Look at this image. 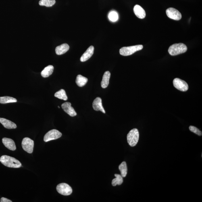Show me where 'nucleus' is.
Listing matches in <instances>:
<instances>
[{
    "label": "nucleus",
    "instance_id": "obj_25",
    "mask_svg": "<svg viewBox=\"0 0 202 202\" xmlns=\"http://www.w3.org/2000/svg\"><path fill=\"white\" fill-rule=\"evenodd\" d=\"M109 20L111 21V22H116V21L118 20V13L115 11H111L109 13Z\"/></svg>",
    "mask_w": 202,
    "mask_h": 202
},
{
    "label": "nucleus",
    "instance_id": "obj_20",
    "mask_svg": "<svg viewBox=\"0 0 202 202\" xmlns=\"http://www.w3.org/2000/svg\"><path fill=\"white\" fill-rule=\"evenodd\" d=\"M119 169L120 170L121 175L122 177H126L127 174V166L126 162H123L121 164L119 165Z\"/></svg>",
    "mask_w": 202,
    "mask_h": 202
},
{
    "label": "nucleus",
    "instance_id": "obj_1",
    "mask_svg": "<svg viewBox=\"0 0 202 202\" xmlns=\"http://www.w3.org/2000/svg\"><path fill=\"white\" fill-rule=\"evenodd\" d=\"M0 162L5 166L10 168H18L22 167V163L14 158L8 155H3L0 158Z\"/></svg>",
    "mask_w": 202,
    "mask_h": 202
},
{
    "label": "nucleus",
    "instance_id": "obj_28",
    "mask_svg": "<svg viewBox=\"0 0 202 202\" xmlns=\"http://www.w3.org/2000/svg\"><path fill=\"white\" fill-rule=\"evenodd\" d=\"M58 107L59 108H60V107L59 106H58Z\"/></svg>",
    "mask_w": 202,
    "mask_h": 202
},
{
    "label": "nucleus",
    "instance_id": "obj_22",
    "mask_svg": "<svg viewBox=\"0 0 202 202\" xmlns=\"http://www.w3.org/2000/svg\"><path fill=\"white\" fill-rule=\"evenodd\" d=\"M115 176L116 177L114 179L112 180L111 184L113 186H115L117 185H121L122 184L123 179L121 175L118 174H115Z\"/></svg>",
    "mask_w": 202,
    "mask_h": 202
},
{
    "label": "nucleus",
    "instance_id": "obj_18",
    "mask_svg": "<svg viewBox=\"0 0 202 202\" xmlns=\"http://www.w3.org/2000/svg\"><path fill=\"white\" fill-rule=\"evenodd\" d=\"M54 67L52 65H49L45 67V69L42 71L41 76L44 78H47L53 74Z\"/></svg>",
    "mask_w": 202,
    "mask_h": 202
},
{
    "label": "nucleus",
    "instance_id": "obj_15",
    "mask_svg": "<svg viewBox=\"0 0 202 202\" xmlns=\"http://www.w3.org/2000/svg\"><path fill=\"white\" fill-rule=\"evenodd\" d=\"M0 123L5 128L11 129L17 128V125L14 123L5 118H0Z\"/></svg>",
    "mask_w": 202,
    "mask_h": 202
},
{
    "label": "nucleus",
    "instance_id": "obj_7",
    "mask_svg": "<svg viewBox=\"0 0 202 202\" xmlns=\"http://www.w3.org/2000/svg\"><path fill=\"white\" fill-rule=\"evenodd\" d=\"M34 145V141L29 138H24L22 140V147L23 149L29 153H32L33 152Z\"/></svg>",
    "mask_w": 202,
    "mask_h": 202
},
{
    "label": "nucleus",
    "instance_id": "obj_11",
    "mask_svg": "<svg viewBox=\"0 0 202 202\" xmlns=\"http://www.w3.org/2000/svg\"><path fill=\"white\" fill-rule=\"evenodd\" d=\"M94 49V48L93 46H91L88 48L85 52L81 57L80 61L81 62H85L89 59L93 54Z\"/></svg>",
    "mask_w": 202,
    "mask_h": 202
},
{
    "label": "nucleus",
    "instance_id": "obj_21",
    "mask_svg": "<svg viewBox=\"0 0 202 202\" xmlns=\"http://www.w3.org/2000/svg\"><path fill=\"white\" fill-rule=\"evenodd\" d=\"M17 100L14 98L9 97V96H4V97H0V103L6 104L8 103L17 102Z\"/></svg>",
    "mask_w": 202,
    "mask_h": 202
},
{
    "label": "nucleus",
    "instance_id": "obj_8",
    "mask_svg": "<svg viewBox=\"0 0 202 202\" xmlns=\"http://www.w3.org/2000/svg\"><path fill=\"white\" fill-rule=\"evenodd\" d=\"M173 84L177 89L180 91H186L188 89L189 86L187 83L179 78L174 79L173 81Z\"/></svg>",
    "mask_w": 202,
    "mask_h": 202
},
{
    "label": "nucleus",
    "instance_id": "obj_9",
    "mask_svg": "<svg viewBox=\"0 0 202 202\" xmlns=\"http://www.w3.org/2000/svg\"><path fill=\"white\" fill-rule=\"evenodd\" d=\"M167 16L169 18L175 20H179L182 18V14L176 9L173 8H170L166 11Z\"/></svg>",
    "mask_w": 202,
    "mask_h": 202
},
{
    "label": "nucleus",
    "instance_id": "obj_27",
    "mask_svg": "<svg viewBox=\"0 0 202 202\" xmlns=\"http://www.w3.org/2000/svg\"><path fill=\"white\" fill-rule=\"evenodd\" d=\"M1 202H12V201L6 198L2 197L1 199Z\"/></svg>",
    "mask_w": 202,
    "mask_h": 202
},
{
    "label": "nucleus",
    "instance_id": "obj_10",
    "mask_svg": "<svg viewBox=\"0 0 202 202\" xmlns=\"http://www.w3.org/2000/svg\"><path fill=\"white\" fill-rule=\"evenodd\" d=\"M61 107L63 110L71 117H75L77 115V113L74 108L71 106V104L70 102H66L61 105Z\"/></svg>",
    "mask_w": 202,
    "mask_h": 202
},
{
    "label": "nucleus",
    "instance_id": "obj_16",
    "mask_svg": "<svg viewBox=\"0 0 202 202\" xmlns=\"http://www.w3.org/2000/svg\"><path fill=\"white\" fill-rule=\"evenodd\" d=\"M69 49V46L67 44H63L56 48L55 53L58 55H62L67 52Z\"/></svg>",
    "mask_w": 202,
    "mask_h": 202
},
{
    "label": "nucleus",
    "instance_id": "obj_19",
    "mask_svg": "<svg viewBox=\"0 0 202 202\" xmlns=\"http://www.w3.org/2000/svg\"><path fill=\"white\" fill-rule=\"evenodd\" d=\"M88 79L82 76L81 75H78L76 77V83L80 87H82L85 85L88 82Z\"/></svg>",
    "mask_w": 202,
    "mask_h": 202
},
{
    "label": "nucleus",
    "instance_id": "obj_12",
    "mask_svg": "<svg viewBox=\"0 0 202 202\" xmlns=\"http://www.w3.org/2000/svg\"><path fill=\"white\" fill-rule=\"evenodd\" d=\"M2 142L6 147L11 151H15L16 149V146L14 141L11 138H3Z\"/></svg>",
    "mask_w": 202,
    "mask_h": 202
},
{
    "label": "nucleus",
    "instance_id": "obj_14",
    "mask_svg": "<svg viewBox=\"0 0 202 202\" xmlns=\"http://www.w3.org/2000/svg\"><path fill=\"white\" fill-rule=\"evenodd\" d=\"M134 12L135 14L138 18L143 19L146 16V13L145 10L140 6V5H136L134 8Z\"/></svg>",
    "mask_w": 202,
    "mask_h": 202
},
{
    "label": "nucleus",
    "instance_id": "obj_6",
    "mask_svg": "<svg viewBox=\"0 0 202 202\" xmlns=\"http://www.w3.org/2000/svg\"><path fill=\"white\" fill-rule=\"evenodd\" d=\"M62 134L58 130L53 129L49 131L44 136V141L47 142L51 140H56L60 138Z\"/></svg>",
    "mask_w": 202,
    "mask_h": 202
},
{
    "label": "nucleus",
    "instance_id": "obj_4",
    "mask_svg": "<svg viewBox=\"0 0 202 202\" xmlns=\"http://www.w3.org/2000/svg\"><path fill=\"white\" fill-rule=\"evenodd\" d=\"M143 48V46L141 45L123 47L120 49V53L121 55L127 56L131 55L137 51L141 50Z\"/></svg>",
    "mask_w": 202,
    "mask_h": 202
},
{
    "label": "nucleus",
    "instance_id": "obj_17",
    "mask_svg": "<svg viewBox=\"0 0 202 202\" xmlns=\"http://www.w3.org/2000/svg\"><path fill=\"white\" fill-rule=\"evenodd\" d=\"M111 77V73L109 71H106L103 75L102 80L101 83L102 88H106L108 86L110 78Z\"/></svg>",
    "mask_w": 202,
    "mask_h": 202
},
{
    "label": "nucleus",
    "instance_id": "obj_13",
    "mask_svg": "<svg viewBox=\"0 0 202 202\" xmlns=\"http://www.w3.org/2000/svg\"><path fill=\"white\" fill-rule=\"evenodd\" d=\"M93 107L96 111H101L103 113H105L102 103L101 98L100 97H97L94 100L93 103Z\"/></svg>",
    "mask_w": 202,
    "mask_h": 202
},
{
    "label": "nucleus",
    "instance_id": "obj_5",
    "mask_svg": "<svg viewBox=\"0 0 202 202\" xmlns=\"http://www.w3.org/2000/svg\"><path fill=\"white\" fill-rule=\"evenodd\" d=\"M57 190L60 194L65 196L70 195L72 192V188L66 183H61L57 186Z\"/></svg>",
    "mask_w": 202,
    "mask_h": 202
},
{
    "label": "nucleus",
    "instance_id": "obj_3",
    "mask_svg": "<svg viewBox=\"0 0 202 202\" xmlns=\"http://www.w3.org/2000/svg\"><path fill=\"white\" fill-rule=\"evenodd\" d=\"M139 134L137 129L131 130L127 136L128 143L131 147H134L137 143L139 140Z\"/></svg>",
    "mask_w": 202,
    "mask_h": 202
},
{
    "label": "nucleus",
    "instance_id": "obj_23",
    "mask_svg": "<svg viewBox=\"0 0 202 202\" xmlns=\"http://www.w3.org/2000/svg\"><path fill=\"white\" fill-rule=\"evenodd\" d=\"M55 97L58 98L59 99L67 101V98L66 91L63 89H61L60 91H57L54 94Z\"/></svg>",
    "mask_w": 202,
    "mask_h": 202
},
{
    "label": "nucleus",
    "instance_id": "obj_26",
    "mask_svg": "<svg viewBox=\"0 0 202 202\" xmlns=\"http://www.w3.org/2000/svg\"><path fill=\"white\" fill-rule=\"evenodd\" d=\"M189 129L190 131L197 134L199 136H202V132L196 127L193 126H190Z\"/></svg>",
    "mask_w": 202,
    "mask_h": 202
},
{
    "label": "nucleus",
    "instance_id": "obj_24",
    "mask_svg": "<svg viewBox=\"0 0 202 202\" xmlns=\"http://www.w3.org/2000/svg\"><path fill=\"white\" fill-rule=\"evenodd\" d=\"M55 3V0H40L39 5L42 6L51 7L54 5Z\"/></svg>",
    "mask_w": 202,
    "mask_h": 202
},
{
    "label": "nucleus",
    "instance_id": "obj_2",
    "mask_svg": "<svg viewBox=\"0 0 202 202\" xmlns=\"http://www.w3.org/2000/svg\"><path fill=\"white\" fill-rule=\"evenodd\" d=\"M187 49V47L184 44H175L170 46L168 52L171 55L175 56L185 53Z\"/></svg>",
    "mask_w": 202,
    "mask_h": 202
}]
</instances>
